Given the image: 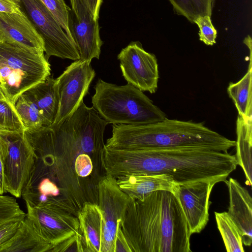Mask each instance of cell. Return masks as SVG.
<instances>
[{"mask_svg":"<svg viewBox=\"0 0 252 252\" xmlns=\"http://www.w3.org/2000/svg\"><path fill=\"white\" fill-rule=\"evenodd\" d=\"M108 122L93 107L83 101L63 122L24 134L35 155L34 164L25 188L42 178H48L59 188L61 205L77 215L88 203L77 177L75 165L83 153L104 155V132Z\"/></svg>","mask_w":252,"mask_h":252,"instance_id":"cell-1","label":"cell"},{"mask_svg":"<svg viewBox=\"0 0 252 252\" xmlns=\"http://www.w3.org/2000/svg\"><path fill=\"white\" fill-rule=\"evenodd\" d=\"M104 165L116 179L167 174L179 185L199 181L227 182L238 165L235 155L207 148L122 150L105 147Z\"/></svg>","mask_w":252,"mask_h":252,"instance_id":"cell-2","label":"cell"},{"mask_svg":"<svg viewBox=\"0 0 252 252\" xmlns=\"http://www.w3.org/2000/svg\"><path fill=\"white\" fill-rule=\"evenodd\" d=\"M121 229L131 252H190L189 224L177 196L153 191L129 204Z\"/></svg>","mask_w":252,"mask_h":252,"instance_id":"cell-3","label":"cell"},{"mask_svg":"<svg viewBox=\"0 0 252 252\" xmlns=\"http://www.w3.org/2000/svg\"><path fill=\"white\" fill-rule=\"evenodd\" d=\"M105 147L122 150L207 148L227 152L236 142L202 123L164 120L146 125H113Z\"/></svg>","mask_w":252,"mask_h":252,"instance_id":"cell-4","label":"cell"},{"mask_svg":"<svg viewBox=\"0 0 252 252\" xmlns=\"http://www.w3.org/2000/svg\"><path fill=\"white\" fill-rule=\"evenodd\" d=\"M92 97L100 116L113 125H146L160 122L165 114L133 86L107 83L99 79Z\"/></svg>","mask_w":252,"mask_h":252,"instance_id":"cell-5","label":"cell"},{"mask_svg":"<svg viewBox=\"0 0 252 252\" xmlns=\"http://www.w3.org/2000/svg\"><path fill=\"white\" fill-rule=\"evenodd\" d=\"M44 53L7 42L0 43V90L13 105L23 93L50 76Z\"/></svg>","mask_w":252,"mask_h":252,"instance_id":"cell-6","label":"cell"},{"mask_svg":"<svg viewBox=\"0 0 252 252\" xmlns=\"http://www.w3.org/2000/svg\"><path fill=\"white\" fill-rule=\"evenodd\" d=\"M23 10L44 42L45 57L79 59L77 47L51 12L40 0H21Z\"/></svg>","mask_w":252,"mask_h":252,"instance_id":"cell-7","label":"cell"},{"mask_svg":"<svg viewBox=\"0 0 252 252\" xmlns=\"http://www.w3.org/2000/svg\"><path fill=\"white\" fill-rule=\"evenodd\" d=\"M26 205L27 218L37 233L54 247L79 233L77 216L59 205L46 201Z\"/></svg>","mask_w":252,"mask_h":252,"instance_id":"cell-8","label":"cell"},{"mask_svg":"<svg viewBox=\"0 0 252 252\" xmlns=\"http://www.w3.org/2000/svg\"><path fill=\"white\" fill-rule=\"evenodd\" d=\"M131 201L119 187L115 178L106 173L98 186V203L102 217L101 252H115L118 226L122 224Z\"/></svg>","mask_w":252,"mask_h":252,"instance_id":"cell-9","label":"cell"},{"mask_svg":"<svg viewBox=\"0 0 252 252\" xmlns=\"http://www.w3.org/2000/svg\"><path fill=\"white\" fill-rule=\"evenodd\" d=\"M0 134L8 142L4 161L5 191L19 198L31 175L35 155L24 132Z\"/></svg>","mask_w":252,"mask_h":252,"instance_id":"cell-10","label":"cell"},{"mask_svg":"<svg viewBox=\"0 0 252 252\" xmlns=\"http://www.w3.org/2000/svg\"><path fill=\"white\" fill-rule=\"evenodd\" d=\"M95 73L91 62L74 61L56 79L60 97L57 119L53 125L59 124L72 115L88 93Z\"/></svg>","mask_w":252,"mask_h":252,"instance_id":"cell-11","label":"cell"},{"mask_svg":"<svg viewBox=\"0 0 252 252\" xmlns=\"http://www.w3.org/2000/svg\"><path fill=\"white\" fill-rule=\"evenodd\" d=\"M117 59L128 84L142 92H156L159 78L157 59L154 54L146 51L140 42H131L122 49Z\"/></svg>","mask_w":252,"mask_h":252,"instance_id":"cell-12","label":"cell"},{"mask_svg":"<svg viewBox=\"0 0 252 252\" xmlns=\"http://www.w3.org/2000/svg\"><path fill=\"white\" fill-rule=\"evenodd\" d=\"M217 183L199 181L179 185L178 197L187 219L190 235L200 233L209 220L211 191Z\"/></svg>","mask_w":252,"mask_h":252,"instance_id":"cell-13","label":"cell"},{"mask_svg":"<svg viewBox=\"0 0 252 252\" xmlns=\"http://www.w3.org/2000/svg\"><path fill=\"white\" fill-rule=\"evenodd\" d=\"M68 28L78 50L79 60L91 62L93 59H99L103 42L99 34L98 19L89 14L78 18L70 8Z\"/></svg>","mask_w":252,"mask_h":252,"instance_id":"cell-14","label":"cell"},{"mask_svg":"<svg viewBox=\"0 0 252 252\" xmlns=\"http://www.w3.org/2000/svg\"><path fill=\"white\" fill-rule=\"evenodd\" d=\"M0 31L4 41L44 53L43 41L25 13L0 12Z\"/></svg>","mask_w":252,"mask_h":252,"instance_id":"cell-15","label":"cell"},{"mask_svg":"<svg viewBox=\"0 0 252 252\" xmlns=\"http://www.w3.org/2000/svg\"><path fill=\"white\" fill-rule=\"evenodd\" d=\"M229 191V205L227 214L238 227L243 244L252 243V199L247 188L236 179L230 178L226 183Z\"/></svg>","mask_w":252,"mask_h":252,"instance_id":"cell-16","label":"cell"},{"mask_svg":"<svg viewBox=\"0 0 252 252\" xmlns=\"http://www.w3.org/2000/svg\"><path fill=\"white\" fill-rule=\"evenodd\" d=\"M120 188L131 199H142L158 190L170 191L178 197L179 185L167 174L131 175L116 179Z\"/></svg>","mask_w":252,"mask_h":252,"instance_id":"cell-17","label":"cell"},{"mask_svg":"<svg viewBox=\"0 0 252 252\" xmlns=\"http://www.w3.org/2000/svg\"><path fill=\"white\" fill-rule=\"evenodd\" d=\"M84 252H101L102 217L98 205L86 203L77 211Z\"/></svg>","mask_w":252,"mask_h":252,"instance_id":"cell-18","label":"cell"},{"mask_svg":"<svg viewBox=\"0 0 252 252\" xmlns=\"http://www.w3.org/2000/svg\"><path fill=\"white\" fill-rule=\"evenodd\" d=\"M25 92L36 105L44 126H49L54 124L60 106L56 79L49 76L44 81Z\"/></svg>","mask_w":252,"mask_h":252,"instance_id":"cell-19","label":"cell"},{"mask_svg":"<svg viewBox=\"0 0 252 252\" xmlns=\"http://www.w3.org/2000/svg\"><path fill=\"white\" fill-rule=\"evenodd\" d=\"M53 248L37 233L26 215L14 235L0 252H51Z\"/></svg>","mask_w":252,"mask_h":252,"instance_id":"cell-20","label":"cell"},{"mask_svg":"<svg viewBox=\"0 0 252 252\" xmlns=\"http://www.w3.org/2000/svg\"><path fill=\"white\" fill-rule=\"evenodd\" d=\"M250 49V63L245 75L236 83H230L227 93L233 100L239 116L244 120H252V42L246 43Z\"/></svg>","mask_w":252,"mask_h":252,"instance_id":"cell-21","label":"cell"},{"mask_svg":"<svg viewBox=\"0 0 252 252\" xmlns=\"http://www.w3.org/2000/svg\"><path fill=\"white\" fill-rule=\"evenodd\" d=\"M237 140L235 143V157L238 165L245 173L246 183L252 186V120H245L238 116L236 122Z\"/></svg>","mask_w":252,"mask_h":252,"instance_id":"cell-22","label":"cell"},{"mask_svg":"<svg viewBox=\"0 0 252 252\" xmlns=\"http://www.w3.org/2000/svg\"><path fill=\"white\" fill-rule=\"evenodd\" d=\"M218 228L228 252H244L241 232L227 212H215Z\"/></svg>","mask_w":252,"mask_h":252,"instance_id":"cell-23","label":"cell"},{"mask_svg":"<svg viewBox=\"0 0 252 252\" xmlns=\"http://www.w3.org/2000/svg\"><path fill=\"white\" fill-rule=\"evenodd\" d=\"M14 108L25 129H35L44 126L38 109L24 92L17 99Z\"/></svg>","mask_w":252,"mask_h":252,"instance_id":"cell-24","label":"cell"},{"mask_svg":"<svg viewBox=\"0 0 252 252\" xmlns=\"http://www.w3.org/2000/svg\"><path fill=\"white\" fill-rule=\"evenodd\" d=\"M177 14L194 23L200 17L212 14L213 0H169Z\"/></svg>","mask_w":252,"mask_h":252,"instance_id":"cell-25","label":"cell"},{"mask_svg":"<svg viewBox=\"0 0 252 252\" xmlns=\"http://www.w3.org/2000/svg\"><path fill=\"white\" fill-rule=\"evenodd\" d=\"M25 127L14 105L7 99L0 100V134L24 132Z\"/></svg>","mask_w":252,"mask_h":252,"instance_id":"cell-26","label":"cell"},{"mask_svg":"<svg viewBox=\"0 0 252 252\" xmlns=\"http://www.w3.org/2000/svg\"><path fill=\"white\" fill-rule=\"evenodd\" d=\"M25 213L14 197L0 194V224L16 219H23Z\"/></svg>","mask_w":252,"mask_h":252,"instance_id":"cell-27","label":"cell"},{"mask_svg":"<svg viewBox=\"0 0 252 252\" xmlns=\"http://www.w3.org/2000/svg\"><path fill=\"white\" fill-rule=\"evenodd\" d=\"M40 0L51 12L67 34L72 39L68 28V15L70 8L66 5L64 0Z\"/></svg>","mask_w":252,"mask_h":252,"instance_id":"cell-28","label":"cell"},{"mask_svg":"<svg viewBox=\"0 0 252 252\" xmlns=\"http://www.w3.org/2000/svg\"><path fill=\"white\" fill-rule=\"evenodd\" d=\"M71 9L77 18L89 14L98 19L102 0H70Z\"/></svg>","mask_w":252,"mask_h":252,"instance_id":"cell-29","label":"cell"},{"mask_svg":"<svg viewBox=\"0 0 252 252\" xmlns=\"http://www.w3.org/2000/svg\"><path fill=\"white\" fill-rule=\"evenodd\" d=\"M199 29L200 40L207 45L216 43L217 32L211 22L210 17L205 16L197 18L194 22Z\"/></svg>","mask_w":252,"mask_h":252,"instance_id":"cell-30","label":"cell"},{"mask_svg":"<svg viewBox=\"0 0 252 252\" xmlns=\"http://www.w3.org/2000/svg\"><path fill=\"white\" fill-rule=\"evenodd\" d=\"M24 218L11 220L0 224V249L14 235Z\"/></svg>","mask_w":252,"mask_h":252,"instance_id":"cell-31","label":"cell"},{"mask_svg":"<svg viewBox=\"0 0 252 252\" xmlns=\"http://www.w3.org/2000/svg\"><path fill=\"white\" fill-rule=\"evenodd\" d=\"M8 152V142L0 134V194L5 193L4 181V161Z\"/></svg>","mask_w":252,"mask_h":252,"instance_id":"cell-32","label":"cell"},{"mask_svg":"<svg viewBox=\"0 0 252 252\" xmlns=\"http://www.w3.org/2000/svg\"><path fill=\"white\" fill-rule=\"evenodd\" d=\"M0 12L25 13L21 0H0Z\"/></svg>","mask_w":252,"mask_h":252,"instance_id":"cell-33","label":"cell"},{"mask_svg":"<svg viewBox=\"0 0 252 252\" xmlns=\"http://www.w3.org/2000/svg\"><path fill=\"white\" fill-rule=\"evenodd\" d=\"M115 252H131L121 229L118 226L115 241Z\"/></svg>","mask_w":252,"mask_h":252,"instance_id":"cell-34","label":"cell"},{"mask_svg":"<svg viewBox=\"0 0 252 252\" xmlns=\"http://www.w3.org/2000/svg\"><path fill=\"white\" fill-rule=\"evenodd\" d=\"M0 99H6V98L5 97L4 94L2 93V92L0 90Z\"/></svg>","mask_w":252,"mask_h":252,"instance_id":"cell-35","label":"cell"},{"mask_svg":"<svg viewBox=\"0 0 252 252\" xmlns=\"http://www.w3.org/2000/svg\"><path fill=\"white\" fill-rule=\"evenodd\" d=\"M3 41H4V40H3V36H2V34L0 31V43L3 42Z\"/></svg>","mask_w":252,"mask_h":252,"instance_id":"cell-36","label":"cell"}]
</instances>
